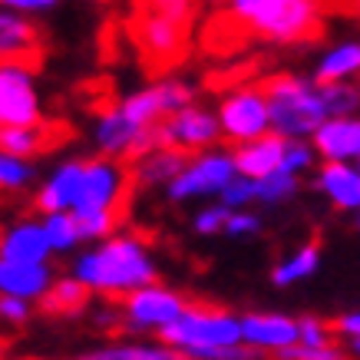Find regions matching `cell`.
<instances>
[{
    "mask_svg": "<svg viewBox=\"0 0 360 360\" xmlns=\"http://www.w3.org/2000/svg\"><path fill=\"white\" fill-rule=\"evenodd\" d=\"M73 274L89 291L120 297L153 284L159 278V268H155V258L149 255V248L136 235L116 231L110 238L96 241L89 251H79L77 262H73Z\"/></svg>",
    "mask_w": 360,
    "mask_h": 360,
    "instance_id": "6da1fadb",
    "label": "cell"
},
{
    "mask_svg": "<svg viewBox=\"0 0 360 360\" xmlns=\"http://www.w3.org/2000/svg\"><path fill=\"white\" fill-rule=\"evenodd\" d=\"M264 96L271 110V129L284 139H311L330 120L321 96V83L314 77L304 79L295 73L271 77L264 79Z\"/></svg>",
    "mask_w": 360,
    "mask_h": 360,
    "instance_id": "7a4b0ae2",
    "label": "cell"
},
{
    "mask_svg": "<svg viewBox=\"0 0 360 360\" xmlns=\"http://www.w3.org/2000/svg\"><path fill=\"white\" fill-rule=\"evenodd\" d=\"M159 340L182 350L188 360H198L208 350L245 344L241 340V317L225 311V307L205 304H188L179 321H172L169 328L159 330Z\"/></svg>",
    "mask_w": 360,
    "mask_h": 360,
    "instance_id": "3957f363",
    "label": "cell"
},
{
    "mask_svg": "<svg viewBox=\"0 0 360 360\" xmlns=\"http://www.w3.org/2000/svg\"><path fill=\"white\" fill-rule=\"evenodd\" d=\"M235 175H238V162H235V153H229V149L215 146V149H205V153H192L186 169L165 186V198L172 205L219 198L221 188L229 186Z\"/></svg>",
    "mask_w": 360,
    "mask_h": 360,
    "instance_id": "277c9868",
    "label": "cell"
},
{
    "mask_svg": "<svg viewBox=\"0 0 360 360\" xmlns=\"http://www.w3.org/2000/svg\"><path fill=\"white\" fill-rule=\"evenodd\" d=\"M132 169L122 165V159L99 153L96 159H86L83 165V188L73 215H89V212H112L122 215V202L129 195Z\"/></svg>",
    "mask_w": 360,
    "mask_h": 360,
    "instance_id": "5b68a950",
    "label": "cell"
},
{
    "mask_svg": "<svg viewBox=\"0 0 360 360\" xmlns=\"http://www.w3.org/2000/svg\"><path fill=\"white\" fill-rule=\"evenodd\" d=\"M93 142L103 155L122 159V162H136L139 155L159 146V126H139L120 103L106 110L93 126Z\"/></svg>",
    "mask_w": 360,
    "mask_h": 360,
    "instance_id": "8992f818",
    "label": "cell"
},
{
    "mask_svg": "<svg viewBox=\"0 0 360 360\" xmlns=\"http://www.w3.org/2000/svg\"><path fill=\"white\" fill-rule=\"evenodd\" d=\"M44 122L37 73L27 60H0V129Z\"/></svg>",
    "mask_w": 360,
    "mask_h": 360,
    "instance_id": "52a82bcc",
    "label": "cell"
},
{
    "mask_svg": "<svg viewBox=\"0 0 360 360\" xmlns=\"http://www.w3.org/2000/svg\"><path fill=\"white\" fill-rule=\"evenodd\" d=\"M219 122H221V139L235 142H251L258 136H268L271 129V110H268V96L264 86H241L231 89L229 96L219 103Z\"/></svg>",
    "mask_w": 360,
    "mask_h": 360,
    "instance_id": "ba28073f",
    "label": "cell"
},
{
    "mask_svg": "<svg viewBox=\"0 0 360 360\" xmlns=\"http://www.w3.org/2000/svg\"><path fill=\"white\" fill-rule=\"evenodd\" d=\"M248 27L274 44L307 40L321 27V0H271Z\"/></svg>",
    "mask_w": 360,
    "mask_h": 360,
    "instance_id": "9c48e42d",
    "label": "cell"
},
{
    "mask_svg": "<svg viewBox=\"0 0 360 360\" xmlns=\"http://www.w3.org/2000/svg\"><path fill=\"white\" fill-rule=\"evenodd\" d=\"M186 307H188L186 297L179 295V291L153 281V284H146V288H139V291H132V295L122 297L120 321H122V328H129V330H155V334H159V330L169 328L172 321H179Z\"/></svg>",
    "mask_w": 360,
    "mask_h": 360,
    "instance_id": "30bf717a",
    "label": "cell"
},
{
    "mask_svg": "<svg viewBox=\"0 0 360 360\" xmlns=\"http://www.w3.org/2000/svg\"><path fill=\"white\" fill-rule=\"evenodd\" d=\"M219 139V112H212L208 106H198V103H188L186 110L172 112L159 122V146H172V149H186V153H205V149H215Z\"/></svg>",
    "mask_w": 360,
    "mask_h": 360,
    "instance_id": "8fae6325",
    "label": "cell"
},
{
    "mask_svg": "<svg viewBox=\"0 0 360 360\" xmlns=\"http://www.w3.org/2000/svg\"><path fill=\"white\" fill-rule=\"evenodd\" d=\"M186 30H188L186 20L169 17L162 11H146V7H139V17L132 23L136 44H139L142 56L153 66H169L182 56V50H186Z\"/></svg>",
    "mask_w": 360,
    "mask_h": 360,
    "instance_id": "7c38bea8",
    "label": "cell"
},
{
    "mask_svg": "<svg viewBox=\"0 0 360 360\" xmlns=\"http://www.w3.org/2000/svg\"><path fill=\"white\" fill-rule=\"evenodd\" d=\"M241 340L248 347H258L264 354H278V350L291 347L301 340L297 330V317L274 314V311H251L241 314Z\"/></svg>",
    "mask_w": 360,
    "mask_h": 360,
    "instance_id": "4fadbf2b",
    "label": "cell"
},
{
    "mask_svg": "<svg viewBox=\"0 0 360 360\" xmlns=\"http://www.w3.org/2000/svg\"><path fill=\"white\" fill-rule=\"evenodd\" d=\"M83 165L86 159H70V162H60L53 172L46 175L37 195H33V208L40 215H50V212H73L79 202V188H83Z\"/></svg>",
    "mask_w": 360,
    "mask_h": 360,
    "instance_id": "5bb4252c",
    "label": "cell"
},
{
    "mask_svg": "<svg viewBox=\"0 0 360 360\" xmlns=\"http://www.w3.org/2000/svg\"><path fill=\"white\" fill-rule=\"evenodd\" d=\"M314 188L338 212H360V165L357 162H321Z\"/></svg>",
    "mask_w": 360,
    "mask_h": 360,
    "instance_id": "9a60e30c",
    "label": "cell"
},
{
    "mask_svg": "<svg viewBox=\"0 0 360 360\" xmlns=\"http://www.w3.org/2000/svg\"><path fill=\"white\" fill-rule=\"evenodd\" d=\"M324 162H357L360 159V116H330L311 136Z\"/></svg>",
    "mask_w": 360,
    "mask_h": 360,
    "instance_id": "2e32d148",
    "label": "cell"
},
{
    "mask_svg": "<svg viewBox=\"0 0 360 360\" xmlns=\"http://www.w3.org/2000/svg\"><path fill=\"white\" fill-rule=\"evenodd\" d=\"M50 238L44 221L23 219L13 221L7 231H0V258L4 262H50Z\"/></svg>",
    "mask_w": 360,
    "mask_h": 360,
    "instance_id": "e0dca14e",
    "label": "cell"
},
{
    "mask_svg": "<svg viewBox=\"0 0 360 360\" xmlns=\"http://www.w3.org/2000/svg\"><path fill=\"white\" fill-rule=\"evenodd\" d=\"M53 271L46 262H4L0 258V295H13L23 301H44L53 284Z\"/></svg>",
    "mask_w": 360,
    "mask_h": 360,
    "instance_id": "ac0fdd59",
    "label": "cell"
},
{
    "mask_svg": "<svg viewBox=\"0 0 360 360\" xmlns=\"http://www.w3.org/2000/svg\"><path fill=\"white\" fill-rule=\"evenodd\" d=\"M192 159V153L186 149H172V146H155L146 155H139L136 162L129 165L132 169V182L142 188H165L172 182L175 175L182 172Z\"/></svg>",
    "mask_w": 360,
    "mask_h": 360,
    "instance_id": "d6986e66",
    "label": "cell"
},
{
    "mask_svg": "<svg viewBox=\"0 0 360 360\" xmlns=\"http://www.w3.org/2000/svg\"><path fill=\"white\" fill-rule=\"evenodd\" d=\"M40 37L37 27L27 20V13L0 7V60H37Z\"/></svg>",
    "mask_w": 360,
    "mask_h": 360,
    "instance_id": "ffe728a7",
    "label": "cell"
},
{
    "mask_svg": "<svg viewBox=\"0 0 360 360\" xmlns=\"http://www.w3.org/2000/svg\"><path fill=\"white\" fill-rule=\"evenodd\" d=\"M281 159H284V136H278V132H268V136H258V139L235 146L238 172L248 175V179L271 175L274 169H281Z\"/></svg>",
    "mask_w": 360,
    "mask_h": 360,
    "instance_id": "44dd1931",
    "label": "cell"
},
{
    "mask_svg": "<svg viewBox=\"0 0 360 360\" xmlns=\"http://www.w3.org/2000/svg\"><path fill=\"white\" fill-rule=\"evenodd\" d=\"M354 77H360V40L330 46L314 66L317 83H347Z\"/></svg>",
    "mask_w": 360,
    "mask_h": 360,
    "instance_id": "7402d4cb",
    "label": "cell"
},
{
    "mask_svg": "<svg viewBox=\"0 0 360 360\" xmlns=\"http://www.w3.org/2000/svg\"><path fill=\"white\" fill-rule=\"evenodd\" d=\"M89 295H93V291L79 281L77 274H66V278H56V281L50 284V291L44 295L40 307H44V314L70 317V314H77V311L86 307Z\"/></svg>",
    "mask_w": 360,
    "mask_h": 360,
    "instance_id": "603a6c76",
    "label": "cell"
},
{
    "mask_svg": "<svg viewBox=\"0 0 360 360\" xmlns=\"http://www.w3.org/2000/svg\"><path fill=\"white\" fill-rule=\"evenodd\" d=\"M317 268H321V245L311 241V245H301L297 251H291L288 258L274 264L271 284L274 288H291V284L307 281L311 274H317Z\"/></svg>",
    "mask_w": 360,
    "mask_h": 360,
    "instance_id": "cb8c5ba5",
    "label": "cell"
},
{
    "mask_svg": "<svg viewBox=\"0 0 360 360\" xmlns=\"http://www.w3.org/2000/svg\"><path fill=\"white\" fill-rule=\"evenodd\" d=\"M77 360H188L182 350L169 347V344H110V347H96L89 354H79Z\"/></svg>",
    "mask_w": 360,
    "mask_h": 360,
    "instance_id": "d4e9b609",
    "label": "cell"
},
{
    "mask_svg": "<svg viewBox=\"0 0 360 360\" xmlns=\"http://www.w3.org/2000/svg\"><path fill=\"white\" fill-rule=\"evenodd\" d=\"M0 149L23 155V159H33L44 149H50V129L44 122H37V126H4L0 129Z\"/></svg>",
    "mask_w": 360,
    "mask_h": 360,
    "instance_id": "484cf974",
    "label": "cell"
},
{
    "mask_svg": "<svg viewBox=\"0 0 360 360\" xmlns=\"http://www.w3.org/2000/svg\"><path fill=\"white\" fill-rule=\"evenodd\" d=\"M44 229H46V238H50L53 255H70V251H77L86 241L73 212H50V215H44Z\"/></svg>",
    "mask_w": 360,
    "mask_h": 360,
    "instance_id": "4316f807",
    "label": "cell"
},
{
    "mask_svg": "<svg viewBox=\"0 0 360 360\" xmlns=\"http://www.w3.org/2000/svg\"><path fill=\"white\" fill-rule=\"evenodd\" d=\"M255 182H258V202H262V205H284V202H291V198L297 195L301 175L288 172V169H274L271 175L255 179Z\"/></svg>",
    "mask_w": 360,
    "mask_h": 360,
    "instance_id": "83f0119b",
    "label": "cell"
},
{
    "mask_svg": "<svg viewBox=\"0 0 360 360\" xmlns=\"http://www.w3.org/2000/svg\"><path fill=\"white\" fill-rule=\"evenodd\" d=\"M33 179H37V165L30 159L0 149V192H23L33 186Z\"/></svg>",
    "mask_w": 360,
    "mask_h": 360,
    "instance_id": "f1b7e54d",
    "label": "cell"
},
{
    "mask_svg": "<svg viewBox=\"0 0 360 360\" xmlns=\"http://www.w3.org/2000/svg\"><path fill=\"white\" fill-rule=\"evenodd\" d=\"M321 96L328 116H357L360 110V86L354 83H321Z\"/></svg>",
    "mask_w": 360,
    "mask_h": 360,
    "instance_id": "f546056e",
    "label": "cell"
},
{
    "mask_svg": "<svg viewBox=\"0 0 360 360\" xmlns=\"http://www.w3.org/2000/svg\"><path fill=\"white\" fill-rule=\"evenodd\" d=\"M317 159H321V155H317L311 139H284L281 169H288V172H295V175H304L317 165Z\"/></svg>",
    "mask_w": 360,
    "mask_h": 360,
    "instance_id": "4dcf8cb0",
    "label": "cell"
},
{
    "mask_svg": "<svg viewBox=\"0 0 360 360\" xmlns=\"http://www.w3.org/2000/svg\"><path fill=\"white\" fill-rule=\"evenodd\" d=\"M231 219V208L221 205V202H212V205H202L192 215V231L195 235H225V225Z\"/></svg>",
    "mask_w": 360,
    "mask_h": 360,
    "instance_id": "1f68e13d",
    "label": "cell"
},
{
    "mask_svg": "<svg viewBox=\"0 0 360 360\" xmlns=\"http://www.w3.org/2000/svg\"><path fill=\"white\" fill-rule=\"evenodd\" d=\"M221 205H229L231 212H238V208H251L255 202H258V182L255 179H248V175H235L229 186L221 188V195H219Z\"/></svg>",
    "mask_w": 360,
    "mask_h": 360,
    "instance_id": "d6a6232c",
    "label": "cell"
},
{
    "mask_svg": "<svg viewBox=\"0 0 360 360\" xmlns=\"http://www.w3.org/2000/svg\"><path fill=\"white\" fill-rule=\"evenodd\" d=\"M278 360H344V350L334 347V344H321V347H311V344H291L274 354Z\"/></svg>",
    "mask_w": 360,
    "mask_h": 360,
    "instance_id": "836d02e7",
    "label": "cell"
},
{
    "mask_svg": "<svg viewBox=\"0 0 360 360\" xmlns=\"http://www.w3.org/2000/svg\"><path fill=\"white\" fill-rule=\"evenodd\" d=\"M264 229L262 215H255L251 208H238V212H231L229 225H225V235L229 238H251V235H258Z\"/></svg>",
    "mask_w": 360,
    "mask_h": 360,
    "instance_id": "e575fe53",
    "label": "cell"
},
{
    "mask_svg": "<svg viewBox=\"0 0 360 360\" xmlns=\"http://www.w3.org/2000/svg\"><path fill=\"white\" fill-rule=\"evenodd\" d=\"M297 330H301V340L297 344H311V347H321V344H330L334 338V328L321 317H297Z\"/></svg>",
    "mask_w": 360,
    "mask_h": 360,
    "instance_id": "d590c367",
    "label": "cell"
},
{
    "mask_svg": "<svg viewBox=\"0 0 360 360\" xmlns=\"http://www.w3.org/2000/svg\"><path fill=\"white\" fill-rule=\"evenodd\" d=\"M139 7L146 11H162L169 17H179V20H192V11H195V0H139Z\"/></svg>",
    "mask_w": 360,
    "mask_h": 360,
    "instance_id": "8d00e7d4",
    "label": "cell"
},
{
    "mask_svg": "<svg viewBox=\"0 0 360 360\" xmlns=\"http://www.w3.org/2000/svg\"><path fill=\"white\" fill-rule=\"evenodd\" d=\"M27 317H30V301L13 297V295H0V321H7V324H23Z\"/></svg>",
    "mask_w": 360,
    "mask_h": 360,
    "instance_id": "74e56055",
    "label": "cell"
},
{
    "mask_svg": "<svg viewBox=\"0 0 360 360\" xmlns=\"http://www.w3.org/2000/svg\"><path fill=\"white\" fill-rule=\"evenodd\" d=\"M268 4H271V0H225V11H229L235 20L251 23L264 7H268Z\"/></svg>",
    "mask_w": 360,
    "mask_h": 360,
    "instance_id": "f35d334b",
    "label": "cell"
},
{
    "mask_svg": "<svg viewBox=\"0 0 360 360\" xmlns=\"http://www.w3.org/2000/svg\"><path fill=\"white\" fill-rule=\"evenodd\" d=\"M60 0H0V7H7V11H20V13H44V11H53Z\"/></svg>",
    "mask_w": 360,
    "mask_h": 360,
    "instance_id": "ab89813d",
    "label": "cell"
},
{
    "mask_svg": "<svg viewBox=\"0 0 360 360\" xmlns=\"http://www.w3.org/2000/svg\"><path fill=\"white\" fill-rule=\"evenodd\" d=\"M334 334H340V338H360V311H347V314H340L338 321H334Z\"/></svg>",
    "mask_w": 360,
    "mask_h": 360,
    "instance_id": "60d3db41",
    "label": "cell"
},
{
    "mask_svg": "<svg viewBox=\"0 0 360 360\" xmlns=\"http://www.w3.org/2000/svg\"><path fill=\"white\" fill-rule=\"evenodd\" d=\"M347 347H350V354H354V357H360V338H350Z\"/></svg>",
    "mask_w": 360,
    "mask_h": 360,
    "instance_id": "b9f144b4",
    "label": "cell"
},
{
    "mask_svg": "<svg viewBox=\"0 0 360 360\" xmlns=\"http://www.w3.org/2000/svg\"><path fill=\"white\" fill-rule=\"evenodd\" d=\"M354 4H357V11H360V0H354Z\"/></svg>",
    "mask_w": 360,
    "mask_h": 360,
    "instance_id": "7bdbcfd3",
    "label": "cell"
},
{
    "mask_svg": "<svg viewBox=\"0 0 360 360\" xmlns=\"http://www.w3.org/2000/svg\"><path fill=\"white\" fill-rule=\"evenodd\" d=\"M357 165H360V159H357Z\"/></svg>",
    "mask_w": 360,
    "mask_h": 360,
    "instance_id": "ee69618b",
    "label": "cell"
}]
</instances>
